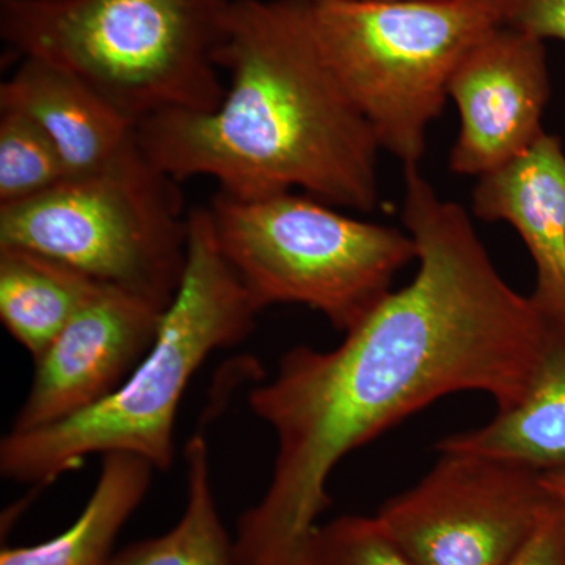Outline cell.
Masks as SVG:
<instances>
[{
  "label": "cell",
  "mask_w": 565,
  "mask_h": 565,
  "mask_svg": "<svg viewBox=\"0 0 565 565\" xmlns=\"http://www.w3.org/2000/svg\"><path fill=\"white\" fill-rule=\"evenodd\" d=\"M188 500L180 522L159 537L126 546L109 565H234V545L212 489L210 448L195 434L184 449Z\"/></svg>",
  "instance_id": "cell-16"
},
{
  "label": "cell",
  "mask_w": 565,
  "mask_h": 565,
  "mask_svg": "<svg viewBox=\"0 0 565 565\" xmlns=\"http://www.w3.org/2000/svg\"><path fill=\"white\" fill-rule=\"evenodd\" d=\"M501 25L565 43V0H493Z\"/></svg>",
  "instance_id": "cell-19"
},
{
  "label": "cell",
  "mask_w": 565,
  "mask_h": 565,
  "mask_svg": "<svg viewBox=\"0 0 565 565\" xmlns=\"http://www.w3.org/2000/svg\"><path fill=\"white\" fill-rule=\"evenodd\" d=\"M552 96L545 41L497 25L456 66L448 98L459 114L449 169L481 178L511 162L545 134Z\"/></svg>",
  "instance_id": "cell-9"
},
{
  "label": "cell",
  "mask_w": 565,
  "mask_h": 565,
  "mask_svg": "<svg viewBox=\"0 0 565 565\" xmlns=\"http://www.w3.org/2000/svg\"><path fill=\"white\" fill-rule=\"evenodd\" d=\"M315 2H396V0H315Z\"/></svg>",
  "instance_id": "cell-22"
},
{
  "label": "cell",
  "mask_w": 565,
  "mask_h": 565,
  "mask_svg": "<svg viewBox=\"0 0 565 565\" xmlns=\"http://www.w3.org/2000/svg\"><path fill=\"white\" fill-rule=\"evenodd\" d=\"M207 207L223 256L262 311L303 305L337 332L362 322L392 292L394 275L416 262L411 234L349 217L310 195L218 192Z\"/></svg>",
  "instance_id": "cell-6"
},
{
  "label": "cell",
  "mask_w": 565,
  "mask_h": 565,
  "mask_svg": "<svg viewBox=\"0 0 565 565\" xmlns=\"http://www.w3.org/2000/svg\"><path fill=\"white\" fill-rule=\"evenodd\" d=\"M403 222L418 270L332 351L297 345L248 396L277 438L262 500L241 515L234 565H297L330 508L345 456L452 393L489 394L498 411L525 396L548 322L501 277L460 204L419 167L404 169Z\"/></svg>",
  "instance_id": "cell-1"
},
{
  "label": "cell",
  "mask_w": 565,
  "mask_h": 565,
  "mask_svg": "<svg viewBox=\"0 0 565 565\" xmlns=\"http://www.w3.org/2000/svg\"><path fill=\"white\" fill-rule=\"evenodd\" d=\"M178 184L137 137L98 172L0 206V247L47 256L166 311L188 266L189 212Z\"/></svg>",
  "instance_id": "cell-5"
},
{
  "label": "cell",
  "mask_w": 565,
  "mask_h": 565,
  "mask_svg": "<svg viewBox=\"0 0 565 565\" xmlns=\"http://www.w3.org/2000/svg\"><path fill=\"white\" fill-rule=\"evenodd\" d=\"M297 565H414L377 515H343L318 525Z\"/></svg>",
  "instance_id": "cell-18"
},
{
  "label": "cell",
  "mask_w": 565,
  "mask_h": 565,
  "mask_svg": "<svg viewBox=\"0 0 565 565\" xmlns=\"http://www.w3.org/2000/svg\"><path fill=\"white\" fill-rule=\"evenodd\" d=\"M162 315L134 294L102 286L33 359L31 390L10 430L50 426L117 392L150 351Z\"/></svg>",
  "instance_id": "cell-10"
},
{
  "label": "cell",
  "mask_w": 565,
  "mask_h": 565,
  "mask_svg": "<svg viewBox=\"0 0 565 565\" xmlns=\"http://www.w3.org/2000/svg\"><path fill=\"white\" fill-rule=\"evenodd\" d=\"M435 449L508 460L539 473L565 470V323L548 322L541 363L519 404L498 411L484 426L445 437Z\"/></svg>",
  "instance_id": "cell-13"
},
{
  "label": "cell",
  "mask_w": 565,
  "mask_h": 565,
  "mask_svg": "<svg viewBox=\"0 0 565 565\" xmlns=\"http://www.w3.org/2000/svg\"><path fill=\"white\" fill-rule=\"evenodd\" d=\"M152 471L139 456H103L102 475L73 525L43 544L3 546L0 565H109L115 539L150 489Z\"/></svg>",
  "instance_id": "cell-14"
},
{
  "label": "cell",
  "mask_w": 565,
  "mask_h": 565,
  "mask_svg": "<svg viewBox=\"0 0 565 565\" xmlns=\"http://www.w3.org/2000/svg\"><path fill=\"white\" fill-rule=\"evenodd\" d=\"M541 475L508 460L444 451L418 484L375 515L414 565H504L553 501Z\"/></svg>",
  "instance_id": "cell-8"
},
{
  "label": "cell",
  "mask_w": 565,
  "mask_h": 565,
  "mask_svg": "<svg viewBox=\"0 0 565 565\" xmlns=\"http://www.w3.org/2000/svg\"><path fill=\"white\" fill-rule=\"evenodd\" d=\"M234 0H0V36L102 95L136 128L217 109Z\"/></svg>",
  "instance_id": "cell-4"
},
{
  "label": "cell",
  "mask_w": 565,
  "mask_h": 565,
  "mask_svg": "<svg viewBox=\"0 0 565 565\" xmlns=\"http://www.w3.org/2000/svg\"><path fill=\"white\" fill-rule=\"evenodd\" d=\"M262 308L226 262L210 207L189 212L188 266L163 311L158 337L125 384L102 403L0 444L9 481L47 486L93 455L126 452L167 471L174 462V422L193 375L218 349L253 332Z\"/></svg>",
  "instance_id": "cell-3"
},
{
  "label": "cell",
  "mask_w": 565,
  "mask_h": 565,
  "mask_svg": "<svg viewBox=\"0 0 565 565\" xmlns=\"http://www.w3.org/2000/svg\"><path fill=\"white\" fill-rule=\"evenodd\" d=\"M308 17L334 76L404 169L419 167L456 66L501 25L493 0H308Z\"/></svg>",
  "instance_id": "cell-7"
},
{
  "label": "cell",
  "mask_w": 565,
  "mask_h": 565,
  "mask_svg": "<svg viewBox=\"0 0 565 565\" xmlns=\"http://www.w3.org/2000/svg\"><path fill=\"white\" fill-rule=\"evenodd\" d=\"M66 178L46 132L22 111L0 109V206L39 196Z\"/></svg>",
  "instance_id": "cell-17"
},
{
  "label": "cell",
  "mask_w": 565,
  "mask_h": 565,
  "mask_svg": "<svg viewBox=\"0 0 565 565\" xmlns=\"http://www.w3.org/2000/svg\"><path fill=\"white\" fill-rule=\"evenodd\" d=\"M504 565H565V508L552 501L533 533Z\"/></svg>",
  "instance_id": "cell-20"
},
{
  "label": "cell",
  "mask_w": 565,
  "mask_h": 565,
  "mask_svg": "<svg viewBox=\"0 0 565 565\" xmlns=\"http://www.w3.org/2000/svg\"><path fill=\"white\" fill-rule=\"evenodd\" d=\"M218 65L228 84L217 109L137 128L156 167L178 182L212 178L239 199L300 188L330 206H379L381 145L323 58L308 0H234Z\"/></svg>",
  "instance_id": "cell-2"
},
{
  "label": "cell",
  "mask_w": 565,
  "mask_h": 565,
  "mask_svg": "<svg viewBox=\"0 0 565 565\" xmlns=\"http://www.w3.org/2000/svg\"><path fill=\"white\" fill-rule=\"evenodd\" d=\"M103 285L61 262L0 247V319L36 359Z\"/></svg>",
  "instance_id": "cell-15"
},
{
  "label": "cell",
  "mask_w": 565,
  "mask_h": 565,
  "mask_svg": "<svg viewBox=\"0 0 565 565\" xmlns=\"http://www.w3.org/2000/svg\"><path fill=\"white\" fill-rule=\"evenodd\" d=\"M476 217L505 222L519 233L534 263L531 294L546 321L565 323V150L545 132L511 162L478 178L471 195Z\"/></svg>",
  "instance_id": "cell-11"
},
{
  "label": "cell",
  "mask_w": 565,
  "mask_h": 565,
  "mask_svg": "<svg viewBox=\"0 0 565 565\" xmlns=\"http://www.w3.org/2000/svg\"><path fill=\"white\" fill-rule=\"evenodd\" d=\"M541 479L550 498L565 508V470L545 471Z\"/></svg>",
  "instance_id": "cell-21"
},
{
  "label": "cell",
  "mask_w": 565,
  "mask_h": 565,
  "mask_svg": "<svg viewBox=\"0 0 565 565\" xmlns=\"http://www.w3.org/2000/svg\"><path fill=\"white\" fill-rule=\"evenodd\" d=\"M0 109L28 115L57 148L68 178L109 166L137 140V128L84 82L40 58H21L0 85Z\"/></svg>",
  "instance_id": "cell-12"
}]
</instances>
